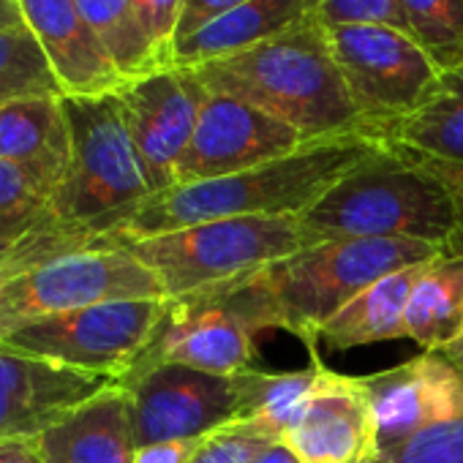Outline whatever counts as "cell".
Listing matches in <instances>:
<instances>
[{"mask_svg": "<svg viewBox=\"0 0 463 463\" xmlns=\"http://www.w3.org/2000/svg\"><path fill=\"white\" fill-rule=\"evenodd\" d=\"M303 463H363L376 444V422L360 376L327 371L284 439Z\"/></svg>", "mask_w": 463, "mask_h": 463, "instance_id": "e0dca14e", "label": "cell"}, {"mask_svg": "<svg viewBox=\"0 0 463 463\" xmlns=\"http://www.w3.org/2000/svg\"><path fill=\"white\" fill-rule=\"evenodd\" d=\"M360 382L373 411L379 452L463 414V373L441 352H422Z\"/></svg>", "mask_w": 463, "mask_h": 463, "instance_id": "5bb4252c", "label": "cell"}, {"mask_svg": "<svg viewBox=\"0 0 463 463\" xmlns=\"http://www.w3.org/2000/svg\"><path fill=\"white\" fill-rule=\"evenodd\" d=\"M93 246H104L96 232L63 223L52 210L25 229L0 232V287L55 257Z\"/></svg>", "mask_w": 463, "mask_h": 463, "instance_id": "d4e9b609", "label": "cell"}, {"mask_svg": "<svg viewBox=\"0 0 463 463\" xmlns=\"http://www.w3.org/2000/svg\"><path fill=\"white\" fill-rule=\"evenodd\" d=\"M444 251L420 241H330L262 270L276 300L281 330L298 335L311 354L322 327L379 279L436 260Z\"/></svg>", "mask_w": 463, "mask_h": 463, "instance_id": "8992f818", "label": "cell"}, {"mask_svg": "<svg viewBox=\"0 0 463 463\" xmlns=\"http://www.w3.org/2000/svg\"><path fill=\"white\" fill-rule=\"evenodd\" d=\"M441 354H444V357H447V360H449V363L463 373V333H460L452 344H447V346L441 349Z\"/></svg>", "mask_w": 463, "mask_h": 463, "instance_id": "ab89813d", "label": "cell"}, {"mask_svg": "<svg viewBox=\"0 0 463 463\" xmlns=\"http://www.w3.org/2000/svg\"><path fill=\"white\" fill-rule=\"evenodd\" d=\"M109 384L115 382L0 344V439H39Z\"/></svg>", "mask_w": 463, "mask_h": 463, "instance_id": "9a60e30c", "label": "cell"}, {"mask_svg": "<svg viewBox=\"0 0 463 463\" xmlns=\"http://www.w3.org/2000/svg\"><path fill=\"white\" fill-rule=\"evenodd\" d=\"M441 177L444 183L449 185L452 191V199H455V213H458V223H455V235L452 241L447 243L444 254H452V257H463V164H449V161H433V158H425Z\"/></svg>", "mask_w": 463, "mask_h": 463, "instance_id": "836d02e7", "label": "cell"}, {"mask_svg": "<svg viewBox=\"0 0 463 463\" xmlns=\"http://www.w3.org/2000/svg\"><path fill=\"white\" fill-rule=\"evenodd\" d=\"M463 333V257H436L417 281L406 308V338L441 352Z\"/></svg>", "mask_w": 463, "mask_h": 463, "instance_id": "603a6c76", "label": "cell"}, {"mask_svg": "<svg viewBox=\"0 0 463 463\" xmlns=\"http://www.w3.org/2000/svg\"><path fill=\"white\" fill-rule=\"evenodd\" d=\"M254 463H303V460L295 455V449L287 441H273L257 455Z\"/></svg>", "mask_w": 463, "mask_h": 463, "instance_id": "74e56055", "label": "cell"}, {"mask_svg": "<svg viewBox=\"0 0 463 463\" xmlns=\"http://www.w3.org/2000/svg\"><path fill=\"white\" fill-rule=\"evenodd\" d=\"M74 4L126 82L161 71V63L142 36L131 0H74Z\"/></svg>", "mask_w": 463, "mask_h": 463, "instance_id": "484cf974", "label": "cell"}, {"mask_svg": "<svg viewBox=\"0 0 463 463\" xmlns=\"http://www.w3.org/2000/svg\"><path fill=\"white\" fill-rule=\"evenodd\" d=\"M28 96L63 93L36 36L25 25H17L0 31V104Z\"/></svg>", "mask_w": 463, "mask_h": 463, "instance_id": "83f0119b", "label": "cell"}, {"mask_svg": "<svg viewBox=\"0 0 463 463\" xmlns=\"http://www.w3.org/2000/svg\"><path fill=\"white\" fill-rule=\"evenodd\" d=\"M0 463H42L36 439H0Z\"/></svg>", "mask_w": 463, "mask_h": 463, "instance_id": "8d00e7d4", "label": "cell"}, {"mask_svg": "<svg viewBox=\"0 0 463 463\" xmlns=\"http://www.w3.org/2000/svg\"><path fill=\"white\" fill-rule=\"evenodd\" d=\"M17 25H25L17 9V0H0V31L17 28Z\"/></svg>", "mask_w": 463, "mask_h": 463, "instance_id": "f35d334b", "label": "cell"}, {"mask_svg": "<svg viewBox=\"0 0 463 463\" xmlns=\"http://www.w3.org/2000/svg\"><path fill=\"white\" fill-rule=\"evenodd\" d=\"M327 365L314 354L308 368L284 371V373H265V371H246L241 373L243 392H241V414L238 420H251L262 425L273 439L284 441L292 425L298 422L300 411L319 390L327 376Z\"/></svg>", "mask_w": 463, "mask_h": 463, "instance_id": "cb8c5ba5", "label": "cell"}, {"mask_svg": "<svg viewBox=\"0 0 463 463\" xmlns=\"http://www.w3.org/2000/svg\"><path fill=\"white\" fill-rule=\"evenodd\" d=\"M0 161L33 177L50 199L58 194L71 161L63 96H28L0 104Z\"/></svg>", "mask_w": 463, "mask_h": 463, "instance_id": "d6986e66", "label": "cell"}, {"mask_svg": "<svg viewBox=\"0 0 463 463\" xmlns=\"http://www.w3.org/2000/svg\"><path fill=\"white\" fill-rule=\"evenodd\" d=\"M207 93L241 99L287 126L306 142L365 134L330 50L319 14L223 61L185 69Z\"/></svg>", "mask_w": 463, "mask_h": 463, "instance_id": "7a4b0ae2", "label": "cell"}, {"mask_svg": "<svg viewBox=\"0 0 463 463\" xmlns=\"http://www.w3.org/2000/svg\"><path fill=\"white\" fill-rule=\"evenodd\" d=\"M71 161L50 202L63 223L90 229L104 241L153 196L139 153L128 134L118 93L93 99L63 96Z\"/></svg>", "mask_w": 463, "mask_h": 463, "instance_id": "5b68a950", "label": "cell"}, {"mask_svg": "<svg viewBox=\"0 0 463 463\" xmlns=\"http://www.w3.org/2000/svg\"><path fill=\"white\" fill-rule=\"evenodd\" d=\"M327 33L335 66L368 137L382 142L384 131L411 118L433 96L441 71L401 28L357 23L327 28Z\"/></svg>", "mask_w": 463, "mask_h": 463, "instance_id": "ba28073f", "label": "cell"}, {"mask_svg": "<svg viewBox=\"0 0 463 463\" xmlns=\"http://www.w3.org/2000/svg\"><path fill=\"white\" fill-rule=\"evenodd\" d=\"M120 384L131 395L137 447L202 439L241 414V373L218 376L161 363L123 376Z\"/></svg>", "mask_w": 463, "mask_h": 463, "instance_id": "8fae6325", "label": "cell"}, {"mask_svg": "<svg viewBox=\"0 0 463 463\" xmlns=\"http://www.w3.org/2000/svg\"><path fill=\"white\" fill-rule=\"evenodd\" d=\"M118 99L153 194L172 188L199 120L204 88L185 69H161L126 82Z\"/></svg>", "mask_w": 463, "mask_h": 463, "instance_id": "4fadbf2b", "label": "cell"}, {"mask_svg": "<svg viewBox=\"0 0 463 463\" xmlns=\"http://www.w3.org/2000/svg\"><path fill=\"white\" fill-rule=\"evenodd\" d=\"M319 14V0H246L172 47V69H196L251 50Z\"/></svg>", "mask_w": 463, "mask_h": 463, "instance_id": "ffe728a7", "label": "cell"}, {"mask_svg": "<svg viewBox=\"0 0 463 463\" xmlns=\"http://www.w3.org/2000/svg\"><path fill=\"white\" fill-rule=\"evenodd\" d=\"M319 17L327 28L382 23L401 28L398 0H319Z\"/></svg>", "mask_w": 463, "mask_h": 463, "instance_id": "d6a6232c", "label": "cell"}, {"mask_svg": "<svg viewBox=\"0 0 463 463\" xmlns=\"http://www.w3.org/2000/svg\"><path fill=\"white\" fill-rule=\"evenodd\" d=\"M273 441L279 439H273L262 425L251 420H232L202 436L188 463H254Z\"/></svg>", "mask_w": 463, "mask_h": 463, "instance_id": "f1b7e54d", "label": "cell"}, {"mask_svg": "<svg viewBox=\"0 0 463 463\" xmlns=\"http://www.w3.org/2000/svg\"><path fill=\"white\" fill-rule=\"evenodd\" d=\"M131 4L156 61L161 63V69H172V47L185 12V0H131Z\"/></svg>", "mask_w": 463, "mask_h": 463, "instance_id": "1f68e13d", "label": "cell"}, {"mask_svg": "<svg viewBox=\"0 0 463 463\" xmlns=\"http://www.w3.org/2000/svg\"><path fill=\"white\" fill-rule=\"evenodd\" d=\"M382 145L384 142L363 134L322 139L238 175L172 185L142 202L107 238V246H128L223 218L303 215Z\"/></svg>", "mask_w": 463, "mask_h": 463, "instance_id": "6da1fadb", "label": "cell"}, {"mask_svg": "<svg viewBox=\"0 0 463 463\" xmlns=\"http://www.w3.org/2000/svg\"><path fill=\"white\" fill-rule=\"evenodd\" d=\"M308 145L284 120L221 93H207L194 137L177 166V183L229 177L260 164L276 161Z\"/></svg>", "mask_w": 463, "mask_h": 463, "instance_id": "7c38bea8", "label": "cell"}, {"mask_svg": "<svg viewBox=\"0 0 463 463\" xmlns=\"http://www.w3.org/2000/svg\"><path fill=\"white\" fill-rule=\"evenodd\" d=\"M123 300H166V292L123 246L71 251L0 287V335L42 317Z\"/></svg>", "mask_w": 463, "mask_h": 463, "instance_id": "9c48e42d", "label": "cell"}, {"mask_svg": "<svg viewBox=\"0 0 463 463\" xmlns=\"http://www.w3.org/2000/svg\"><path fill=\"white\" fill-rule=\"evenodd\" d=\"M306 246L330 241H420L441 251L455 235V199L420 156L382 145L300 215Z\"/></svg>", "mask_w": 463, "mask_h": 463, "instance_id": "3957f363", "label": "cell"}, {"mask_svg": "<svg viewBox=\"0 0 463 463\" xmlns=\"http://www.w3.org/2000/svg\"><path fill=\"white\" fill-rule=\"evenodd\" d=\"M433 260L395 270L368 289H363L354 300H349L330 322L322 327L319 338L333 352H346L354 346L365 344H379V341H395L406 338V308L409 298L428 270Z\"/></svg>", "mask_w": 463, "mask_h": 463, "instance_id": "44dd1931", "label": "cell"}, {"mask_svg": "<svg viewBox=\"0 0 463 463\" xmlns=\"http://www.w3.org/2000/svg\"><path fill=\"white\" fill-rule=\"evenodd\" d=\"M363 463H387V460H384V455H382V452H373V455H371V458H365Z\"/></svg>", "mask_w": 463, "mask_h": 463, "instance_id": "60d3db41", "label": "cell"}, {"mask_svg": "<svg viewBox=\"0 0 463 463\" xmlns=\"http://www.w3.org/2000/svg\"><path fill=\"white\" fill-rule=\"evenodd\" d=\"M262 270L166 298L161 319L128 373L161 363H177L218 376L254 371L260 354L257 335L262 330H281V317Z\"/></svg>", "mask_w": 463, "mask_h": 463, "instance_id": "277c9868", "label": "cell"}, {"mask_svg": "<svg viewBox=\"0 0 463 463\" xmlns=\"http://www.w3.org/2000/svg\"><path fill=\"white\" fill-rule=\"evenodd\" d=\"M241 4H246V0H185V12H183V20H180V25H177L175 42L183 39V36H188V33H194V31L202 28L204 23L215 20L218 14H223V12H229V9H235V6H241Z\"/></svg>", "mask_w": 463, "mask_h": 463, "instance_id": "e575fe53", "label": "cell"}, {"mask_svg": "<svg viewBox=\"0 0 463 463\" xmlns=\"http://www.w3.org/2000/svg\"><path fill=\"white\" fill-rule=\"evenodd\" d=\"M164 300H123L25 322L0 344L77 371L120 382L147 346Z\"/></svg>", "mask_w": 463, "mask_h": 463, "instance_id": "30bf717a", "label": "cell"}, {"mask_svg": "<svg viewBox=\"0 0 463 463\" xmlns=\"http://www.w3.org/2000/svg\"><path fill=\"white\" fill-rule=\"evenodd\" d=\"M42 463H134L137 439L131 395L115 382L88 398L39 439Z\"/></svg>", "mask_w": 463, "mask_h": 463, "instance_id": "ac0fdd59", "label": "cell"}, {"mask_svg": "<svg viewBox=\"0 0 463 463\" xmlns=\"http://www.w3.org/2000/svg\"><path fill=\"white\" fill-rule=\"evenodd\" d=\"M17 9L25 28L36 36L63 96H112L126 85L74 0H17Z\"/></svg>", "mask_w": 463, "mask_h": 463, "instance_id": "2e32d148", "label": "cell"}, {"mask_svg": "<svg viewBox=\"0 0 463 463\" xmlns=\"http://www.w3.org/2000/svg\"><path fill=\"white\" fill-rule=\"evenodd\" d=\"M401 31L444 74L463 66V0H398Z\"/></svg>", "mask_w": 463, "mask_h": 463, "instance_id": "4316f807", "label": "cell"}, {"mask_svg": "<svg viewBox=\"0 0 463 463\" xmlns=\"http://www.w3.org/2000/svg\"><path fill=\"white\" fill-rule=\"evenodd\" d=\"M50 194L23 169L0 161V232L25 229L50 213Z\"/></svg>", "mask_w": 463, "mask_h": 463, "instance_id": "f546056e", "label": "cell"}, {"mask_svg": "<svg viewBox=\"0 0 463 463\" xmlns=\"http://www.w3.org/2000/svg\"><path fill=\"white\" fill-rule=\"evenodd\" d=\"M199 439H180V441H158L137 447L134 463H188Z\"/></svg>", "mask_w": 463, "mask_h": 463, "instance_id": "d590c367", "label": "cell"}, {"mask_svg": "<svg viewBox=\"0 0 463 463\" xmlns=\"http://www.w3.org/2000/svg\"><path fill=\"white\" fill-rule=\"evenodd\" d=\"M382 455L387 463H463V414L382 449Z\"/></svg>", "mask_w": 463, "mask_h": 463, "instance_id": "4dcf8cb0", "label": "cell"}, {"mask_svg": "<svg viewBox=\"0 0 463 463\" xmlns=\"http://www.w3.org/2000/svg\"><path fill=\"white\" fill-rule=\"evenodd\" d=\"M382 142L420 158L463 164V66L444 71L433 96L411 118L384 131Z\"/></svg>", "mask_w": 463, "mask_h": 463, "instance_id": "7402d4cb", "label": "cell"}, {"mask_svg": "<svg viewBox=\"0 0 463 463\" xmlns=\"http://www.w3.org/2000/svg\"><path fill=\"white\" fill-rule=\"evenodd\" d=\"M128 249L164 287L180 298L270 268L306 249L300 215H249L185 226L137 241Z\"/></svg>", "mask_w": 463, "mask_h": 463, "instance_id": "52a82bcc", "label": "cell"}]
</instances>
